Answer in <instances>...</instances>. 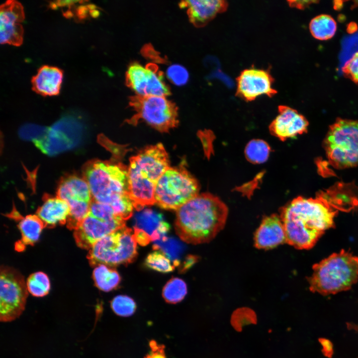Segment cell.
I'll use <instances>...</instances> for the list:
<instances>
[{"label": "cell", "mask_w": 358, "mask_h": 358, "mask_svg": "<svg viewBox=\"0 0 358 358\" xmlns=\"http://www.w3.org/2000/svg\"><path fill=\"white\" fill-rule=\"evenodd\" d=\"M198 191L197 181L183 166L170 167L157 183L156 203L165 209L177 210L196 196Z\"/></svg>", "instance_id": "8"}, {"label": "cell", "mask_w": 358, "mask_h": 358, "mask_svg": "<svg viewBox=\"0 0 358 358\" xmlns=\"http://www.w3.org/2000/svg\"><path fill=\"white\" fill-rule=\"evenodd\" d=\"M254 243L257 248L265 250L286 243L285 229L280 216L273 214L263 219L255 232Z\"/></svg>", "instance_id": "17"}, {"label": "cell", "mask_w": 358, "mask_h": 358, "mask_svg": "<svg viewBox=\"0 0 358 358\" xmlns=\"http://www.w3.org/2000/svg\"><path fill=\"white\" fill-rule=\"evenodd\" d=\"M63 71L60 68L43 65L31 79L32 89L43 96H53L60 92Z\"/></svg>", "instance_id": "20"}, {"label": "cell", "mask_w": 358, "mask_h": 358, "mask_svg": "<svg viewBox=\"0 0 358 358\" xmlns=\"http://www.w3.org/2000/svg\"><path fill=\"white\" fill-rule=\"evenodd\" d=\"M84 133L81 121L75 117L67 115L48 127L44 136L33 143L43 153L56 155L79 145Z\"/></svg>", "instance_id": "10"}, {"label": "cell", "mask_w": 358, "mask_h": 358, "mask_svg": "<svg viewBox=\"0 0 358 358\" xmlns=\"http://www.w3.org/2000/svg\"><path fill=\"white\" fill-rule=\"evenodd\" d=\"M289 4L291 7H295L299 9H304L310 4L315 2H318L315 0H291L288 1Z\"/></svg>", "instance_id": "40"}, {"label": "cell", "mask_w": 358, "mask_h": 358, "mask_svg": "<svg viewBox=\"0 0 358 358\" xmlns=\"http://www.w3.org/2000/svg\"><path fill=\"white\" fill-rule=\"evenodd\" d=\"M308 278L313 292L326 295L349 290L358 279V257L344 250L315 264Z\"/></svg>", "instance_id": "5"}, {"label": "cell", "mask_w": 358, "mask_h": 358, "mask_svg": "<svg viewBox=\"0 0 358 358\" xmlns=\"http://www.w3.org/2000/svg\"><path fill=\"white\" fill-rule=\"evenodd\" d=\"M153 248L154 250L163 252L173 262L175 267L180 266L181 257L185 250L184 244L179 240L168 237L155 241Z\"/></svg>", "instance_id": "26"}, {"label": "cell", "mask_w": 358, "mask_h": 358, "mask_svg": "<svg viewBox=\"0 0 358 358\" xmlns=\"http://www.w3.org/2000/svg\"><path fill=\"white\" fill-rule=\"evenodd\" d=\"M270 148L264 141L254 139L250 141L245 149L247 159L255 164L264 163L268 159Z\"/></svg>", "instance_id": "30"}, {"label": "cell", "mask_w": 358, "mask_h": 358, "mask_svg": "<svg viewBox=\"0 0 358 358\" xmlns=\"http://www.w3.org/2000/svg\"><path fill=\"white\" fill-rule=\"evenodd\" d=\"M111 307L114 312L120 316L127 317L132 315L136 308V303L127 295L115 296L111 302Z\"/></svg>", "instance_id": "33"}, {"label": "cell", "mask_w": 358, "mask_h": 358, "mask_svg": "<svg viewBox=\"0 0 358 358\" xmlns=\"http://www.w3.org/2000/svg\"><path fill=\"white\" fill-rule=\"evenodd\" d=\"M84 175L92 200L110 205L125 221L132 216L134 207L129 197L125 165L115 161H94L85 168Z\"/></svg>", "instance_id": "3"}, {"label": "cell", "mask_w": 358, "mask_h": 358, "mask_svg": "<svg viewBox=\"0 0 358 358\" xmlns=\"http://www.w3.org/2000/svg\"><path fill=\"white\" fill-rule=\"evenodd\" d=\"M0 274V320L10 322L24 311L28 291L23 276L13 268L1 267Z\"/></svg>", "instance_id": "11"}, {"label": "cell", "mask_w": 358, "mask_h": 358, "mask_svg": "<svg viewBox=\"0 0 358 358\" xmlns=\"http://www.w3.org/2000/svg\"><path fill=\"white\" fill-rule=\"evenodd\" d=\"M169 168L168 155L161 143L148 147L130 158L128 167L129 197L137 211L156 203L157 183Z\"/></svg>", "instance_id": "4"}, {"label": "cell", "mask_w": 358, "mask_h": 358, "mask_svg": "<svg viewBox=\"0 0 358 358\" xmlns=\"http://www.w3.org/2000/svg\"><path fill=\"white\" fill-rule=\"evenodd\" d=\"M47 128L34 124H26L20 128L19 135L23 140L34 142L44 136Z\"/></svg>", "instance_id": "35"}, {"label": "cell", "mask_w": 358, "mask_h": 358, "mask_svg": "<svg viewBox=\"0 0 358 358\" xmlns=\"http://www.w3.org/2000/svg\"><path fill=\"white\" fill-rule=\"evenodd\" d=\"M329 164L337 169L358 166V120L338 118L323 142Z\"/></svg>", "instance_id": "6"}, {"label": "cell", "mask_w": 358, "mask_h": 358, "mask_svg": "<svg viewBox=\"0 0 358 358\" xmlns=\"http://www.w3.org/2000/svg\"><path fill=\"white\" fill-rule=\"evenodd\" d=\"M338 212L322 191L315 198L293 199L280 211L286 243L297 249H311L325 231L334 227Z\"/></svg>", "instance_id": "1"}, {"label": "cell", "mask_w": 358, "mask_h": 358, "mask_svg": "<svg viewBox=\"0 0 358 358\" xmlns=\"http://www.w3.org/2000/svg\"><path fill=\"white\" fill-rule=\"evenodd\" d=\"M57 196L67 203L72 200L91 202L92 197L85 178L71 175L63 179L58 186Z\"/></svg>", "instance_id": "22"}, {"label": "cell", "mask_w": 358, "mask_h": 358, "mask_svg": "<svg viewBox=\"0 0 358 358\" xmlns=\"http://www.w3.org/2000/svg\"><path fill=\"white\" fill-rule=\"evenodd\" d=\"M278 114L269 126L271 133L283 141L307 131L308 122L297 110L289 106L280 105Z\"/></svg>", "instance_id": "16"}, {"label": "cell", "mask_w": 358, "mask_h": 358, "mask_svg": "<svg viewBox=\"0 0 358 358\" xmlns=\"http://www.w3.org/2000/svg\"><path fill=\"white\" fill-rule=\"evenodd\" d=\"M92 277L96 286L105 292L115 289L121 281L120 275L115 268L102 264L95 267Z\"/></svg>", "instance_id": "25"}, {"label": "cell", "mask_w": 358, "mask_h": 358, "mask_svg": "<svg viewBox=\"0 0 358 358\" xmlns=\"http://www.w3.org/2000/svg\"><path fill=\"white\" fill-rule=\"evenodd\" d=\"M137 242L131 228L125 226L96 242L87 258L92 267L127 265L137 256Z\"/></svg>", "instance_id": "7"}, {"label": "cell", "mask_w": 358, "mask_h": 358, "mask_svg": "<svg viewBox=\"0 0 358 358\" xmlns=\"http://www.w3.org/2000/svg\"><path fill=\"white\" fill-rule=\"evenodd\" d=\"M150 346L151 351L145 358H167L163 345H158L155 341H152L150 343Z\"/></svg>", "instance_id": "38"}, {"label": "cell", "mask_w": 358, "mask_h": 358, "mask_svg": "<svg viewBox=\"0 0 358 358\" xmlns=\"http://www.w3.org/2000/svg\"><path fill=\"white\" fill-rule=\"evenodd\" d=\"M312 35L316 39L326 40L331 38L337 30V23L327 14H321L313 18L309 24Z\"/></svg>", "instance_id": "27"}, {"label": "cell", "mask_w": 358, "mask_h": 358, "mask_svg": "<svg viewBox=\"0 0 358 358\" xmlns=\"http://www.w3.org/2000/svg\"><path fill=\"white\" fill-rule=\"evenodd\" d=\"M187 293V286L181 279L173 277L165 285L163 289V296L166 302L177 303L181 301Z\"/></svg>", "instance_id": "28"}, {"label": "cell", "mask_w": 358, "mask_h": 358, "mask_svg": "<svg viewBox=\"0 0 358 358\" xmlns=\"http://www.w3.org/2000/svg\"><path fill=\"white\" fill-rule=\"evenodd\" d=\"M180 8L186 9L190 22L195 27L205 26L218 13L226 10L228 4L225 0H184L179 2Z\"/></svg>", "instance_id": "18"}, {"label": "cell", "mask_w": 358, "mask_h": 358, "mask_svg": "<svg viewBox=\"0 0 358 358\" xmlns=\"http://www.w3.org/2000/svg\"><path fill=\"white\" fill-rule=\"evenodd\" d=\"M133 228L143 231L155 242L167 237L170 225L165 221L162 214L145 208L135 214Z\"/></svg>", "instance_id": "19"}, {"label": "cell", "mask_w": 358, "mask_h": 358, "mask_svg": "<svg viewBox=\"0 0 358 358\" xmlns=\"http://www.w3.org/2000/svg\"><path fill=\"white\" fill-rule=\"evenodd\" d=\"M45 226L37 215H28L22 217L18 224L21 238L15 244L17 251H22L26 245H33L39 239Z\"/></svg>", "instance_id": "24"}, {"label": "cell", "mask_w": 358, "mask_h": 358, "mask_svg": "<svg viewBox=\"0 0 358 358\" xmlns=\"http://www.w3.org/2000/svg\"><path fill=\"white\" fill-rule=\"evenodd\" d=\"M144 265L148 268L163 273L173 271L175 267L171 261L159 250L150 253L146 257Z\"/></svg>", "instance_id": "32"}, {"label": "cell", "mask_w": 358, "mask_h": 358, "mask_svg": "<svg viewBox=\"0 0 358 358\" xmlns=\"http://www.w3.org/2000/svg\"><path fill=\"white\" fill-rule=\"evenodd\" d=\"M90 203L79 200H72L68 202L70 211L66 223L69 229L75 230L89 215Z\"/></svg>", "instance_id": "29"}, {"label": "cell", "mask_w": 358, "mask_h": 358, "mask_svg": "<svg viewBox=\"0 0 358 358\" xmlns=\"http://www.w3.org/2000/svg\"><path fill=\"white\" fill-rule=\"evenodd\" d=\"M129 104L135 114L127 122L135 125L140 119L161 132H167L179 123L178 108L166 97L159 96L130 97Z\"/></svg>", "instance_id": "9"}, {"label": "cell", "mask_w": 358, "mask_h": 358, "mask_svg": "<svg viewBox=\"0 0 358 358\" xmlns=\"http://www.w3.org/2000/svg\"><path fill=\"white\" fill-rule=\"evenodd\" d=\"M357 7H358V0H354L352 8H354Z\"/></svg>", "instance_id": "41"}, {"label": "cell", "mask_w": 358, "mask_h": 358, "mask_svg": "<svg viewBox=\"0 0 358 358\" xmlns=\"http://www.w3.org/2000/svg\"><path fill=\"white\" fill-rule=\"evenodd\" d=\"M26 286L28 292L31 295L41 297L48 294L50 289V282L46 274L38 271L31 274L28 277Z\"/></svg>", "instance_id": "31"}, {"label": "cell", "mask_w": 358, "mask_h": 358, "mask_svg": "<svg viewBox=\"0 0 358 358\" xmlns=\"http://www.w3.org/2000/svg\"><path fill=\"white\" fill-rule=\"evenodd\" d=\"M90 214L105 221H111L119 217L121 218L116 214L110 205L93 200L90 203Z\"/></svg>", "instance_id": "34"}, {"label": "cell", "mask_w": 358, "mask_h": 358, "mask_svg": "<svg viewBox=\"0 0 358 358\" xmlns=\"http://www.w3.org/2000/svg\"><path fill=\"white\" fill-rule=\"evenodd\" d=\"M198 258L194 255H188L181 262L179 267V271L184 272L191 268L196 262Z\"/></svg>", "instance_id": "39"}, {"label": "cell", "mask_w": 358, "mask_h": 358, "mask_svg": "<svg viewBox=\"0 0 358 358\" xmlns=\"http://www.w3.org/2000/svg\"><path fill=\"white\" fill-rule=\"evenodd\" d=\"M70 209L68 203L58 197L45 198L38 208L36 215L43 221L45 227H53L67 223Z\"/></svg>", "instance_id": "21"}, {"label": "cell", "mask_w": 358, "mask_h": 358, "mask_svg": "<svg viewBox=\"0 0 358 358\" xmlns=\"http://www.w3.org/2000/svg\"><path fill=\"white\" fill-rule=\"evenodd\" d=\"M236 81V95L246 101L253 100L263 94L271 97L277 92L272 87L274 79L266 70L254 68L245 69Z\"/></svg>", "instance_id": "13"}, {"label": "cell", "mask_w": 358, "mask_h": 358, "mask_svg": "<svg viewBox=\"0 0 358 358\" xmlns=\"http://www.w3.org/2000/svg\"><path fill=\"white\" fill-rule=\"evenodd\" d=\"M228 213L227 206L217 196L198 194L177 210L176 232L187 243L209 242L224 228Z\"/></svg>", "instance_id": "2"}, {"label": "cell", "mask_w": 358, "mask_h": 358, "mask_svg": "<svg viewBox=\"0 0 358 358\" xmlns=\"http://www.w3.org/2000/svg\"><path fill=\"white\" fill-rule=\"evenodd\" d=\"M125 77L127 86L137 95L166 97L171 94L163 73L154 64L144 66L136 62L132 63L127 69Z\"/></svg>", "instance_id": "12"}, {"label": "cell", "mask_w": 358, "mask_h": 358, "mask_svg": "<svg viewBox=\"0 0 358 358\" xmlns=\"http://www.w3.org/2000/svg\"><path fill=\"white\" fill-rule=\"evenodd\" d=\"M22 4L16 0H7L0 7V42L19 46L23 41L24 19Z\"/></svg>", "instance_id": "15"}, {"label": "cell", "mask_w": 358, "mask_h": 358, "mask_svg": "<svg viewBox=\"0 0 358 358\" xmlns=\"http://www.w3.org/2000/svg\"><path fill=\"white\" fill-rule=\"evenodd\" d=\"M167 75L173 83L178 86H182L186 84L189 77L186 69L178 64L170 66L167 69Z\"/></svg>", "instance_id": "36"}, {"label": "cell", "mask_w": 358, "mask_h": 358, "mask_svg": "<svg viewBox=\"0 0 358 358\" xmlns=\"http://www.w3.org/2000/svg\"><path fill=\"white\" fill-rule=\"evenodd\" d=\"M324 193L338 211H349L358 206V188L351 183H338Z\"/></svg>", "instance_id": "23"}, {"label": "cell", "mask_w": 358, "mask_h": 358, "mask_svg": "<svg viewBox=\"0 0 358 358\" xmlns=\"http://www.w3.org/2000/svg\"><path fill=\"white\" fill-rule=\"evenodd\" d=\"M125 226L121 218L105 221L89 214L74 230V237L79 247L90 250L98 240Z\"/></svg>", "instance_id": "14"}, {"label": "cell", "mask_w": 358, "mask_h": 358, "mask_svg": "<svg viewBox=\"0 0 358 358\" xmlns=\"http://www.w3.org/2000/svg\"><path fill=\"white\" fill-rule=\"evenodd\" d=\"M342 72L346 77L358 84V51L346 62Z\"/></svg>", "instance_id": "37"}]
</instances>
